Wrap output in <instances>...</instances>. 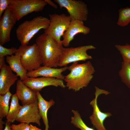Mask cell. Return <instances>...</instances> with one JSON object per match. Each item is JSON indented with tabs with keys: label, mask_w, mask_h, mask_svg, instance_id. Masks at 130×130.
<instances>
[{
	"label": "cell",
	"mask_w": 130,
	"mask_h": 130,
	"mask_svg": "<svg viewBox=\"0 0 130 130\" xmlns=\"http://www.w3.org/2000/svg\"><path fill=\"white\" fill-rule=\"evenodd\" d=\"M70 73L65 76L64 80L66 82L69 90L77 92L87 87L93 78L95 70L89 61L82 64L74 62L68 67Z\"/></svg>",
	"instance_id": "obj_1"
},
{
	"label": "cell",
	"mask_w": 130,
	"mask_h": 130,
	"mask_svg": "<svg viewBox=\"0 0 130 130\" xmlns=\"http://www.w3.org/2000/svg\"><path fill=\"white\" fill-rule=\"evenodd\" d=\"M39 51L43 66L56 68L58 66L62 45L50 35L44 33L35 41Z\"/></svg>",
	"instance_id": "obj_2"
},
{
	"label": "cell",
	"mask_w": 130,
	"mask_h": 130,
	"mask_svg": "<svg viewBox=\"0 0 130 130\" xmlns=\"http://www.w3.org/2000/svg\"><path fill=\"white\" fill-rule=\"evenodd\" d=\"M50 20L41 16L26 20L20 24L16 30V36L22 45H28L34 35L41 30H45L48 27Z\"/></svg>",
	"instance_id": "obj_3"
},
{
	"label": "cell",
	"mask_w": 130,
	"mask_h": 130,
	"mask_svg": "<svg viewBox=\"0 0 130 130\" xmlns=\"http://www.w3.org/2000/svg\"><path fill=\"white\" fill-rule=\"evenodd\" d=\"M96 48L92 45L75 47H63L59 57L58 66L64 67L72 63L92 59V57L87 54V51Z\"/></svg>",
	"instance_id": "obj_4"
},
{
	"label": "cell",
	"mask_w": 130,
	"mask_h": 130,
	"mask_svg": "<svg viewBox=\"0 0 130 130\" xmlns=\"http://www.w3.org/2000/svg\"><path fill=\"white\" fill-rule=\"evenodd\" d=\"M23 67L28 72L37 70L42 64L39 49L36 44L21 45L17 49Z\"/></svg>",
	"instance_id": "obj_5"
},
{
	"label": "cell",
	"mask_w": 130,
	"mask_h": 130,
	"mask_svg": "<svg viewBox=\"0 0 130 130\" xmlns=\"http://www.w3.org/2000/svg\"><path fill=\"white\" fill-rule=\"evenodd\" d=\"M49 16V24L44 30V33L51 36L62 45L61 38L69 27L72 19L69 15L64 13L50 14Z\"/></svg>",
	"instance_id": "obj_6"
},
{
	"label": "cell",
	"mask_w": 130,
	"mask_h": 130,
	"mask_svg": "<svg viewBox=\"0 0 130 130\" xmlns=\"http://www.w3.org/2000/svg\"><path fill=\"white\" fill-rule=\"evenodd\" d=\"M47 4L45 0H10L9 6L19 20L30 13L42 11Z\"/></svg>",
	"instance_id": "obj_7"
},
{
	"label": "cell",
	"mask_w": 130,
	"mask_h": 130,
	"mask_svg": "<svg viewBox=\"0 0 130 130\" xmlns=\"http://www.w3.org/2000/svg\"><path fill=\"white\" fill-rule=\"evenodd\" d=\"M61 8H65L72 20L84 21L87 20L89 13L87 4L82 0H54Z\"/></svg>",
	"instance_id": "obj_8"
},
{
	"label": "cell",
	"mask_w": 130,
	"mask_h": 130,
	"mask_svg": "<svg viewBox=\"0 0 130 130\" xmlns=\"http://www.w3.org/2000/svg\"><path fill=\"white\" fill-rule=\"evenodd\" d=\"M95 97L90 103V104L93 108L92 115L89 119L93 126L97 130H107L104 127V123L105 119L112 116L109 112H104L101 111L97 104V99L99 95L104 94L107 95L110 93L108 91L95 87Z\"/></svg>",
	"instance_id": "obj_9"
},
{
	"label": "cell",
	"mask_w": 130,
	"mask_h": 130,
	"mask_svg": "<svg viewBox=\"0 0 130 130\" xmlns=\"http://www.w3.org/2000/svg\"><path fill=\"white\" fill-rule=\"evenodd\" d=\"M18 20L9 6L0 18V45H3L10 40L11 31Z\"/></svg>",
	"instance_id": "obj_10"
},
{
	"label": "cell",
	"mask_w": 130,
	"mask_h": 130,
	"mask_svg": "<svg viewBox=\"0 0 130 130\" xmlns=\"http://www.w3.org/2000/svg\"><path fill=\"white\" fill-rule=\"evenodd\" d=\"M41 118L38 107V100L27 105H22L16 121L20 123L29 124L34 123L40 126Z\"/></svg>",
	"instance_id": "obj_11"
},
{
	"label": "cell",
	"mask_w": 130,
	"mask_h": 130,
	"mask_svg": "<svg viewBox=\"0 0 130 130\" xmlns=\"http://www.w3.org/2000/svg\"><path fill=\"white\" fill-rule=\"evenodd\" d=\"M24 84L32 90L40 91L46 87L53 86L65 88L66 87L63 80L54 78L42 77L40 78L28 77L23 81Z\"/></svg>",
	"instance_id": "obj_12"
},
{
	"label": "cell",
	"mask_w": 130,
	"mask_h": 130,
	"mask_svg": "<svg viewBox=\"0 0 130 130\" xmlns=\"http://www.w3.org/2000/svg\"><path fill=\"white\" fill-rule=\"evenodd\" d=\"M90 28L84 25L83 21L72 20L69 27L62 37V46L65 47L68 46L76 35L81 33L86 35L90 33Z\"/></svg>",
	"instance_id": "obj_13"
},
{
	"label": "cell",
	"mask_w": 130,
	"mask_h": 130,
	"mask_svg": "<svg viewBox=\"0 0 130 130\" xmlns=\"http://www.w3.org/2000/svg\"><path fill=\"white\" fill-rule=\"evenodd\" d=\"M67 66L60 68H52L43 66H41L38 69L30 72L27 73L28 77L36 78L39 76L54 78L64 80L65 76L62 74L63 72L68 69Z\"/></svg>",
	"instance_id": "obj_14"
},
{
	"label": "cell",
	"mask_w": 130,
	"mask_h": 130,
	"mask_svg": "<svg viewBox=\"0 0 130 130\" xmlns=\"http://www.w3.org/2000/svg\"><path fill=\"white\" fill-rule=\"evenodd\" d=\"M15 94L22 105L33 103L38 100L36 91L30 89L20 79L17 81Z\"/></svg>",
	"instance_id": "obj_15"
},
{
	"label": "cell",
	"mask_w": 130,
	"mask_h": 130,
	"mask_svg": "<svg viewBox=\"0 0 130 130\" xmlns=\"http://www.w3.org/2000/svg\"><path fill=\"white\" fill-rule=\"evenodd\" d=\"M0 95H3L9 91L10 87L18 80L9 65L5 64L0 69Z\"/></svg>",
	"instance_id": "obj_16"
},
{
	"label": "cell",
	"mask_w": 130,
	"mask_h": 130,
	"mask_svg": "<svg viewBox=\"0 0 130 130\" xmlns=\"http://www.w3.org/2000/svg\"><path fill=\"white\" fill-rule=\"evenodd\" d=\"M6 62L8 64L13 71L15 72L20 79L23 81L28 77L27 76L28 71L23 66L20 61V56L17 51L15 55L6 56Z\"/></svg>",
	"instance_id": "obj_17"
},
{
	"label": "cell",
	"mask_w": 130,
	"mask_h": 130,
	"mask_svg": "<svg viewBox=\"0 0 130 130\" xmlns=\"http://www.w3.org/2000/svg\"><path fill=\"white\" fill-rule=\"evenodd\" d=\"M39 112L45 126V130H49V128L47 118V112L49 109L55 104L53 99L48 101L43 97L39 91H36Z\"/></svg>",
	"instance_id": "obj_18"
},
{
	"label": "cell",
	"mask_w": 130,
	"mask_h": 130,
	"mask_svg": "<svg viewBox=\"0 0 130 130\" xmlns=\"http://www.w3.org/2000/svg\"><path fill=\"white\" fill-rule=\"evenodd\" d=\"M19 100L15 93L12 95L9 110L6 117L7 122L12 123L16 121V118L22 106L19 103Z\"/></svg>",
	"instance_id": "obj_19"
},
{
	"label": "cell",
	"mask_w": 130,
	"mask_h": 130,
	"mask_svg": "<svg viewBox=\"0 0 130 130\" xmlns=\"http://www.w3.org/2000/svg\"><path fill=\"white\" fill-rule=\"evenodd\" d=\"M12 95L10 91L4 95H0V118L6 117L9 108V101Z\"/></svg>",
	"instance_id": "obj_20"
},
{
	"label": "cell",
	"mask_w": 130,
	"mask_h": 130,
	"mask_svg": "<svg viewBox=\"0 0 130 130\" xmlns=\"http://www.w3.org/2000/svg\"><path fill=\"white\" fill-rule=\"evenodd\" d=\"M118 16L117 25L124 27L130 24V7H126L120 9L118 10Z\"/></svg>",
	"instance_id": "obj_21"
},
{
	"label": "cell",
	"mask_w": 130,
	"mask_h": 130,
	"mask_svg": "<svg viewBox=\"0 0 130 130\" xmlns=\"http://www.w3.org/2000/svg\"><path fill=\"white\" fill-rule=\"evenodd\" d=\"M119 74L122 82L130 88V62L123 61Z\"/></svg>",
	"instance_id": "obj_22"
},
{
	"label": "cell",
	"mask_w": 130,
	"mask_h": 130,
	"mask_svg": "<svg viewBox=\"0 0 130 130\" xmlns=\"http://www.w3.org/2000/svg\"><path fill=\"white\" fill-rule=\"evenodd\" d=\"M71 111L73 115L71 117V122L75 127L80 130H95L89 127L85 124L77 110H72Z\"/></svg>",
	"instance_id": "obj_23"
},
{
	"label": "cell",
	"mask_w": 130,
	"mask_h": 130,
	"mask_svg": "<svg viewBox=\"0 0 130 130\" xmlns=\"http://www.w3.org/2000/svg\"><path fill=\"white\" fill-rule=\"evenodd\" d=\"M115 47L121 55L123 61L130 62V44L116 45Z\"/></svg>",
	"instance_id": "obj_24"
},
{
	"label": "cell",
	"mask_w": 130,
	"mask_h": 130,
	"mask_svg": "<svg viewBox=\"0 0 130 130\" xmlns=\"http://www.w3.org/2000/svg\"><path fill=\"white\" fill-rule=\"evenodd\" d=\"M17 50V49L14 47L7 48L0 45V57H5L8 55L11 56L13 54H15Z\"/></svg>",
	"instance_id": "obj_25"
},
{
	"label": "cell",
	"mask_w": 130,
	"mask_h": 130,
	"mask_svg": "<svg viewBox=\"0 0 130 130\" xmlns=\"http://www.w3.org/2000/svg\"><path fill=\"white\" fill-rule=\"evenodd\" d=\"M11 127L12 130H29L30 124L20 123L18 124H12Z\"/></svg>",
	"instance_id": "obj_26"
},
{
	"label": "cell",
	"mask_w": 130,
	"mask_h": 130,
	"mask_svg": "<svg viewBox=\"0 0 130 130\" xmlns=\"http://www.w3.org/2000/svg\"><path fill=\"white\" fill-rule=\"evenodd\" d=\"M10 0H0V18L9 5Z\"/></svg>",
	"instance_id": "obj_27"
},
{
	"label": "cell",
	"mask_w": 130,
	"mask_h": 130,
	"mask_svg": "<svg viewBox=\"0 0 130 130\" xmlns=\"http://www.w3.org/2000/svg\"><path fill=\"white\" fill-rule=\"evenodd\" d=\"M47 4H49L51 6L55 9L58 8L57 6L53 2L50 0H45Z\"/></svg>",
	"instance_id": "obj_28"
},
{
	"label": "cell",
	"mask_w": 130,
	"mask_h": 130,
	"mask_svg": "<svg viewBox=\"0 0 130 130\" xmlns=\"http://www.w3.org/2000/svg\"><path fill=\"white\" fill-rule=\"evenodd\" d=\"M11 123L6 121L5 124V127L3 130H12L11 127Z\"/></svg>",
	"instance_id": "obj_29"
},
{
	"label": "cell",
	"mask_w": 130,
	"mask_h": 130,
	"mask_svg": "<svg viewBox=\"0 0 130 130\" xmlns=\"http://www.w3.org/2000/svg\"><path fill=\"white\" fill-rule=\"evenodd\" d=\"M5 64V57H0V69Z\"/></svg>",
	"instance_id": "obj_30"
},
{
	"label": "cell",
	"mask_w": 130,
	"mask_h": 130,
	"mask_svg": "<svg viewBox=\"0 0 130 130\" xmlns=\"http://www.w3.org/2000/svg\"><path fill=\"white\" fill-rule=\"evenodd\" d=\"M5 123L3 120V119L0 118V130H3V125Z\"/></svg>",
	"instance_id": "obj_31"
},
{
	"label": "cell",
	"mask_w": 130,
	"mask_h": 130,
	"mask_svg": "<svg viewBox=\"0 0 130 130\" xmlns=\"http://www.w3.org/2000/svg\"><path fill=\"white\" fill-rule=\"evenodd\" d=\"M29 130H42L35 126H33L31 124H30Z\"/></svg>",
	"instance_id": "obj_32"
}]
</instances>
